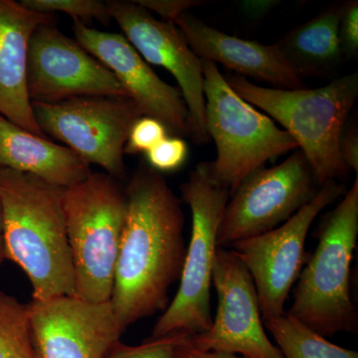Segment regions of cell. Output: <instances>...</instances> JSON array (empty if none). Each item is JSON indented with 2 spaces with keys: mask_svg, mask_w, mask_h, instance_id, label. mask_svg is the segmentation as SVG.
Returning a JSON list of instances; mask_svg holds the SVG:
<instances>
[{
  "mask_svg": "<svg viewBox=\"0 0 358 358\" xmlns=\"http://www.w3.org/2000/svg\"><path fill=\"white\" fill-rule=\"evenodd\" d=\"M127 216L110 305L122 331L164 312L186 256L181 200L162 173L141 164L124 187Z\"/></svg>",
  "mask_w": 358,
  "mask_h": 358,
  "instance_id": "obj_1",
  "label": "cell"
},
{
  "mask_svg": "<svg viewBox=\"0 0 358 358\" xmlns=\"http://www.w3.org/2000/svg\"><path fill=\"white\" fill-rule=\"evenodd\" d=\"M65 189L31 174L0 169L6 260L27 275L32 300L75 294L63 204Z\"/></svg>",
  "mask_w": 358,
  "mask_h": 358,
  "instance_id": "obj_2",
  "label": "cell"
},
{
  "mask_svg": "<svg viewBox=\"0 0 358 358\" xmlns=\"http://www.w3.org/2000/svg\"><path fill=\"white\" fill-rule=\"evenodd\" d=\"M231 88L294 138L320 186L345 180L350 169L339 155V138L358 96V74L317 89L266 88L240 75L225 77Z\"/></svg>",
  "mask_w": 358,
  "mask_h": 358,
  "instance_id": "obj_3",
  "label": "cell"
},
{
  "mask_svg": "<svg viewBox=\"0 0 358 358\" xmlns=\"http://www.w3.org/2000/svg\"><path fill=\"white\" fill-rule=\"evenodd\" d=\"M358 236V178L338 205L322 218L315 253L293 293L291 317L324 338L357 334L358 313L350 296V264Z\"/></svg>",
  "mask_w": 358,
  "mask_h": 358,
  "instance_id": "obj_4",
  "label": "cell"
},
{
  "mask_svg": "<svg viewBox=\"0 0 358 358\" xmlns=\"http://www.w3.org/2000/svg\"><path fill=\"white\" fill-rule=\"evenodd\" d=\"M66 229L75 294L93 303L110 301L127 216V195L119 179L91 173L64 192Z\"/></svg>",
  "mask_w": 358,
  "mask_h": 358,
  "instance_id": "obj_5",
  "label": "cell"
},
{
  "mask_svg": "<svg viewBox=\"0 0 358 358\" xmlns=\"http://www.w3.org/2000/svg\"><path fill=\"white\" fill-rule=\"evenodd\" d=\"M192 211V234L178 293L152 329L150 338L173 334H199L210 329L212 270L217 251L219 226L230 193L212 176L210 162H202L180 186Z\"/></svg>",
  "mask_w": 358,
  "mask_h": 358,
  "instance_id": "obj_6",
  "label": "cell"
},
{
  "mask_svg": "<svg viewBox=\"0 0 358 358\" xmlns=\"http://www.w3.org/2000/svg\"><path fill=\"white\" fill-rule=\"evenodd\" d=\"M202 68L205 126L217 152L210 162L211 173L231 196L247 176L298 145L270 117L238 95L217 64L202 61Z\"/></svg>",
  "mask_w": 358,
  "mask_h": 358,
  "instance_id": "obj_7",
  "label": "cell"
},
{
  "mask_svg": "<svg viewBox=\"0 0 358 358\" xmlns=\"http://www.w3.org/2000/svg\"><path fill=\"white\" fill-rule=\"evenodd\" d=\"M32 107L42 133L62 141L88 166L124 178V147L131 127L143 115L131 98L79 96L58 103H32Z\"/></svg>",
  "mask_w": 358,
  "mask_h": 358,
  "instance_id": "obj_8",
  "label": "cell"
},
{
  "mask_svg": "<svg viewBox=\"0 0 358 358\" xmlns=\"http://www.w3.org/2000/svg\"><path fill=\"white\" fill-rule=\"evenodd\" d=\"M322 186L299 148L278 166L247 176L231 195L219 226L218 247L259 236L287 222Z\"/></svg>",
  "mask_w": 358,
  "mask_h": 358,
  "instance_id": "obj_9",
  "label": "cell"
},
{
  "mask_svg": "<svg viewBox=\"0 0 358 358\" xmlns=\"http://www.w3.org/2000/svg\"><path fill=\"white\" fill-rule=\"evenodd\" d=\"M346 190L343 183L329 181L287 222L230 247L253 279L262 320L287 313L285 305L289 292L307 262L305 247L308 230L320 212L343 196Z\"/></svg>",
  "mask_w": 358,
  "mask_h": 358,
  "instance_id": "obj_10",
  "label": "cell"
},
{
  "mask_svg": "<svg viewBox=\"0 0 358 358\" xmlns=\"http://www.w3.org/2000/svg\"><path fill=\"white\" fill-rule=\"evenodd\" d=\"M217 293V312L210 329L188 334L204 352L234 353L247 358H284L268 339L263 324L255 284L248 268L233 250L219 247L212 270Z\"/></svg>",
  "mask_w": 358,
  "mask_h": 358,
  "instance_id": "obj_11",
  "label": "cell"
},
{
  "mask_svg": "<svg viewBox=\"0 0 358 358\" xmlns=\"http://www.w3.org/2000/svg\"><path fill=\"white\" fill-rule=\"evenodd\" d=\"M32 103H58L79 96H128L115 75L76 40L54 25H40L28 49Z\"/></svg>",
  "mask_w": 358,
  "mask_h": 358,
  "instance_id": "obj_12",
  "label": "cell"
},
{
  "mask_svg": "<svg viewBox=\"0 0 358 358\" xmlns=\"http://www.w3.org/2000/svg\"><path fill=\"white\" fill-rule=\"evenodd\" d=\"M27 307L37 358H107L124 333L110 301L63 296Z\"/></svg>",
  "mask_w": 358,
  "mask_h": 358,
  "instance_id": "obj_13",
  "label": "cell"
},
{
  "mask_svg": "<svg viewBox=\"0 0 358 358\" xmlns=\"http://www.w3.org/2000/svg\"><path fill=\"white\" fill-rule=\"evenodd\" d=\"M106 4L110 18L119 24L141 57L150 64L164 68L176 78L189 114L192 141L196 145L208 143L202 61L178 28L173 23L157 20L134 1L110 0Z\"/></svg>",
  "mask_w": 358,
  "mask_h": 358,
  "instance_id": "obj_14",
  "label": "cell"
},
{
  "mask_svg": "<svg viewBox=\"0 0 358 358\" xmlns=\"http://www.w3.org/2000/svg\"><path fill=\"white\" fill-rule=\"evenodd\" d=\"M75 40L103 63L140 108L167 131L178 136L192 134L189 114L180 90L160 79L124 35L100 31L74 21Z\"/></svg>",
  "mask_w": 358,
  "mask_h": 358,
  "instance_id": "obj_15",
  "label": "cell"
},
{
  "mask_svg": "<svg viewBox=\"0 0 358 358\" xmlns=\"http://www.w3.org/2000/svg\"><path fill=\"white\" fill-rule=\"evenodd\" d=\"M174 25L201 61L219 63L235 74L265 82L275 89L306 88L303 79L289 67L277 44L238 38L189 13L182 14Z\"/></svg>",
  "mask_w": 358,
  "mask_h": 358,
  "instance_id": "obj_16",
  "label": "cell"
},
{
  "mask_svg": "<svg viewBox=\"0 0 358 358\" xmlns=\"http://www.w3.org/2000/svg\"><path fill=\"white\" fill-rule=\"evenodd\" d=\"M54 20L53 14L35 13L13 0H0V115L44 138L28 93V49L33 32Z\"/></svg>",
  "mask_w": 358,
  "mask_h": 358,
  "instance_id": "obj_17",
  "label": "cell"
},
{
  "mask_svg": "<svg viewBox=\"0 0 358 358\" xmlns=\"http://www.w3.org/2000/svg\"><path fill=\"white\" fill-rule=\"evenodd\" d=\"M0 169L31 174L68 188L88 178L90 166L65 145L16 126L0 115Z\"/></svg>",
  "mask_w": 358,
  "mask_h": 358,
  "instance_id": "obj_18",
  "label": "cell"
},
{
  "mask_svg": "<svg viewBox=\"0 0 358 358\" xmlns=\"http://www.w3.org/2000/svg\"><path fill=\"white\" fill-rule=\"evenodd\" d=\"M339 16L341 3L334 4L275 43L299 77H324L341 65L345 57L338 38Z\"/></svg>",
  "mask_w": 358,
  "mask_h": 358,
  "instance_id": "obj_19",
  "label": "cell"
},
{
  "mask_svg": "<svg viewBox=\"0 0 358 358\" xmlns=\"http://www.w3.org/2000/svg\"><path fill=\"white\" fill-rule=\"evenodd\" d=\"M284 358H358V352L334 345L289 313L263 320Z\"/></svg>",
  "mask_w": 358,
  "mask_h": 358,
  "instance_id": "obj_20",
  "label": "cell"
},
{
  "mask_svg": "<svg viewBox=\"0 0 358 358\" xmlns=\"http://www.w3.org/2000/svg\"><path fill=\"white\" fill-rule=\"evenodd\" d=\"M0 358H37L27 305L0 291Z\"/></svg>",
  "mask_w": 358,
  "mask_h": 358,
  "instance_id": "obj_21",
  "label": "cell"
},
{
  "mask_svg": "<svg viewBox=\"0 0 358 358\" xmlns=\"http://www.w3.org/2000/svg\"><path fill=\"white\" fill-rule=\"evenodd\" d=\"M20 3L35 13L67 14L84 24L93 20L106 24L112 20L106 2L98 0H22Z\"/></svg>",
  "mask_w": 358,
  "mask_h": 358,
  "instance_id": "obj_22",
  "label": "cell"
},
{
  "mask_svg": "<svg viewBox=\"0 0 358 358\" xmlns=\"http://www.w3.org/2000/svg\"><path fill=\"white\" fill-rule=\"evenodd\" d=\"M148 166L157 173H173L185 164L188 145L178 136H166L145 154Z\"/></svg>",
  "mask_w": 358,
  "mask_h": 358,
  "instance_id": "obj_23",
  "label": "cell"
},
{
  "mask_svg": "<svg viewBox=\"0 0 358 358\" xmlns=\"http://www.w3.org/2000/svg\"><path fill=\"white\" fill-rule=\"evenodd\" d=\"M180 334L150 338L138 345H127L120 341L107 358H176Z\"/></svg>",
  "mask_w": 358,
  "mask_h": 358,
  "instance_id": "obj_24",
  "label": "cell"
},
{
  "mask_svg": "<svg viewBox=\"0 0 358 358\" xmlns=\"http://www.w3.org/2000/svg\"><path fill=\"white\" fill-rule=\"evenodd\" d=\"M167 129L154 117L143 115L136 120L129 131L124 154H147L167 136Z\"/></svg>",
  "mask_w": 358,
  "mask_h": 358,
  "instance_id": "obj_25",
  "label": "cell"
},
{
  "mask_svg": "<svg viewBox=\"0 0 358 358\" xmlns=\"http://www.w3.org/2000/svg\"><path fill=\"white\" fill-rule=\"evenodd\" d=\"M338 38L345 59L358 55V1L348 0L341 3Z\"/></svg>",
  "mask_w": 358,
  "mask_h": 358,
  "instance_id": "obj_26",
  "label": "cell"
},
{
  "mask_svg": "<svg viewBox=\"0 0 358 358\" xmlns=\"http://www.w3.org/2000/svg\"><path fill=\"white\" fill-rule=\"evenodd\" d=\"M134 3L147 9L150 13L159 14L162 21L173 23L192 7L199 6L197 0H134Z\"/></svg>",
  "mask_w": 358,
  "mask_h": 358,
  "instance_id": "obj_27",
  "label": "cell"
},
{
  "mask_svg": "<svg viewBox=\"0 0 358 358\" xmlns=\"http://www.w3.org/2000/svg\"><path fill=\"white\" fill-rule=\"evenodd\" d=\"M339 155L350 171L358 174V128L357 117L346 122L339 138Z\"/></svg>",
  "mask_w": 358,
  "mask_h": 358,
  "instance_id": "obj_28",
  "label": "cell"
},
{
  "mask_svg": "<svg viewBox=\"0 0 358 358\" xmlns=\"http://www.w3.org/2000/svg\"><path fill=\"white\" fill-rule=\"evenodd\" d=\"M176 358H247L239 357L234 353H228L222 352H204L199 348H194L189 343L188 334H181L176 345Z\"/></svg>",
  "mask_w": 358,
  "mask_h": 358,
  "instance_id": "obj_29",
  "label": "cell"
},
{
  "mask_svg": "<svg viewBox=\"0 0 358 358\" xmlns=\"http://www.w3.org/2000/svg\"><path fill=\"white\" fill-rule=\"evenodd\" d=\"M277 1H246L243 2L245 13L250 17L260 18L277 6Z\"/></svg>",
  "mask_w": 358,
  "mask_h": 358,
  "instance_id": "obj_30",
  "label": "cell"
},
{
  "mask_svg": "<svg viewBox=\"0 0 358 358\" xmlns=\"http://www.w3.org/2000/svg\"><path fill=\"white\" fill-rule=\"evenodd\" d=\"M6 260V247H4L3 238V217H2L1 195H0V267Z\"/></svg>",
  "mask_w": 358,
  "mask_h": 358,
  "instance_id": "obj_31",
  "label": "cell"
}]
</instances>
